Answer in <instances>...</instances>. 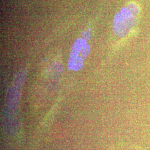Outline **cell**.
I'll return each mask as SVG.
<instances>
[{
	"mask_svg": "<svg viewBox=\"0 0 150 150\" xmlns=\"http://www.w3.org/2000/svg\"><path fill=\"white\" fill-rule=\"evenodd\" d=\"M134 17L128 9L123 8L121 12L118 13L114 21V30L118 36H122L131 28L132 22L134 21Z\"/></svg>",
	"mask_w": 150,
	"mask_h": 150,
	"instance_id": "2",
	"label": "cell"
},
{
	"mask_svg": "<svg viewBox=\"0 0 150 150\" xmlns=\"http://www.w3.org/2000/svg\"><path fill=\"white\" fill-rule=\"evenodd\" d=\"M90 51V46L86 41L83 39H77L71 48L68 64L69 69L74 71L81 69Z\"/></svg>",
	"mask_w": 150,
	"mask_h": 150,
	"instance_id": "1",
	"label": "cell"
}]
</instances>
